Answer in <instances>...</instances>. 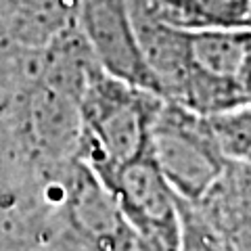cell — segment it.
<instances>
[{"instance_id":"9","label":"cell","mask_w":251,"mask_h":251,"mask_svg":"<svg viewBox=\"0 0 251 251\" xmlns=\"http://www.w3.org/2000/svg\"><path fill=\"white\" fill-rule=\"evenodd\" d=\"M176 251H224L197 205L184 199H180V239Z\"/></svg>"},{"instance_id":"7","label":"cell","mask_w":251,"mask_h":251,"mask_svg":"<svg viewBox=\"0 0 251 251\" xmlns=\"http://www.w3.org/2000/svg\"><path fill=\"white\" fill-rule=\"evenodd\" d=\"M132 9L176 27H245L251 0H130Z\"/></svg>"},{"instance_id":"6","label":"cell","mask_w":251,"mask_h":251,"mask_svg":"<svg viewBox=\"0 0 251 251\" xmlns=\"http://www.w3.org/2000/svg\"><path fill=\"white\" fill-rule=\"evenodd\" d=\"M195 205L224 251H251V168L230 159L220 180Z\"/></svg>"},{"instance_id":"8","label":"cell","mask_w":251,"mask_h":251,"mask_svg":"<svg viewBox=\"0 0 251 251\" xmlns=\"http://www.w3.org/2000/svg\"><path fill=\"white\" fill-rule=\"evenodd\" d=\"M209 124L224 155L251 168V105L209 115Z\"/></svg>"},{"instance_id":"5","label":"cell","mask_w":251,"mask_h":251,"mask_svg":"<svg viewBox=\"0 0 251 251\" xmlns=\"http://www.w3.org/2000/svg\"><path fill=\"white\" fill-rule=\"evenodd\" d=\"M69 188V216L99 251H143L111 191L80 161Z\"/></svg>"},{"instance_id":"10","label":"cell","mask_w":251,"mask_h":251,"mask_svg":"<svg viewBox=\"0 0 251 251\" xmlns=\"http://www.w3.org/2000/svg\"><path fill=\"white\" fill-rule=\"evenodd\" d=\"M245 27L251 29V6H249V13H247V21H245Z\"/></svg>"},{"instance_id":"3","label":"cell","mask_w":251,"mask_h":251,"mask_svg":"<svg viewBox=\"0 0 251 251\" xmlns=\"http://www.w3.org/2000/svg\"><path fill=\"white\" fill-rule=\"evenodd\" d=\"M155 166L180 199L197 203L228 166L209 117L163 99L149 145Z\"/></svg>"},{"instance_id":"4","label":"cell","mask_w":251,"mask_h":251,"mask_svg":"<svg viewBox=\"0 0 251 251\" xmlns=\"http://www.w3.org/2000/svg\"><path fill=\"white\" fill-rule=\"evenodd\" d=\"M105 186L115 197L143 251L178 249L180 197L155 166L151 153L115 172Z\"/></svg>"},{"instance_id":"1","label":"cell","mask_w":251,"mask_h":251,"mask_svg":"<svg viewBox=\"0 0 251 251\" xmlns=\"http://www.w3.org/2000/svg\"><path fill=\"white\" fill-rule=\"evenodd\" d=\"M132 15L161 99L205 117L251 105L249 27L188 29Z\"/></svg>"},{"instance_id":"2","label":"cell","mask_w":251,"mask_h":251,"mask_svg":"<svg viewBox=\"0 0 251 251\" xmlns=\"http://www.w3.org/2000/svg\"><path fill=\"white\" fill-rule=\"evenodd\" d=\"M161 103L159 94L107 74L94 61L80 94L77 159L103 184L109 182L115 172L149 153Z\"/></svg>"}]
</instances>
